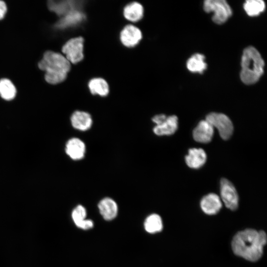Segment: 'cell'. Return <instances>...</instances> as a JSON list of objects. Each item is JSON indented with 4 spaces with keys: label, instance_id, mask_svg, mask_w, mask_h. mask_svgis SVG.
I'll use <instances>...</instances> for the list:
<instances>
[{
    "label": "cell",
    "instance_id": "cell-1",
    "mask_svg": "<svg viewBox=\"0 0 267 267\" xmlns=\"http://www.w3.org/2000/svg\"><path fill=\"white\" fill-rule=\"evenodd\" d=\"M266 243L267 235L265 231L246 229L235 235L231 246L237 256L249 261L256 262L262 257Z\"/></svg>",
    "mask_w": 267,
    "mask_h": 267
},
{
    "label": "cell",
    "instance_id": "cell-2",
    "mask_svg": "<svg viewBox=\"0 0 267 267\" xmlns=\"http://www.w3.org/2000/svg\"><path fill=\"white\" fill-rule=\"evenodd\" d=\"M39 68L45 72V79L51 84H56L66 79L71 65L62 54L52 51H46L39 62Z\"/></svg>",
    "mask_w": 267,
    "mask_h": 267
},
{
    "label": "cell",
    "instance_id": "cell-3",
    "mask_svg": "<svg viewBox=\"0 0 267 267\" xmlns=\"http://www.w3.org/2000/svg\"><path fill=\"white\" fill-rule=\"evenodd\" d=\"M264 64L261 54L255 47L246 48L241 58L240 78L242 81L247 85L256 83L264 72Z\"/></svg>",
    "mask_w": 267,
    "mask_h": 267
},
{
    "label": "cell",
    "instance_id": "cell-4",
    "mask_svg": "<svg viewBox=\"0 0 267 267\" xmlns=\"http://www.w3.org/2000/svg\"><path fill=\"white\" fill-rule=\"evenodd\" d=\"M204 9L207 12L214 13L212 19L218 24L224 23L231 16L232 11L224 0H207L204 1Z\"/></svg>",
    "mask_w": 267,
    "mask_h": 267
},
{
    "label": "cell",
    "instance_id": "cell-5",
    "mask_svg": "<svg viewBox=\"0 0 267 267\" xmlns=\"http://www.w3.org/2000/svg\"><path fill=\"white\" fill-rule=\"evenodd\" d=\"M206 120L213 127H216L221 137L224 140L229 139L232 135L233 126L230 119L225 114L211 113L207 115Z\"/></svg>",
    "mask_w": 267,
    "mask_h": 267
},
{
    "label": "cell",
    "instance_id": "cell-6",
    "mask_svg": "<svg viewBox=\"0 0 267 267\" xmlns=\"http://www.w3.org/2000/svg\"><path fill=\"white\" fill-rule=\"evenodd\" d=\"M84 41L81 37L72 38L62 46V51L70 63H77L83 59Z\"/></svg>",
    "mask_w": 267,
    "mask_h": 267
},
{
    "label": "cell",
    "instance_id": "cell-7",
    "mask_svg": "<svg viewBox=\"0 0 267 267\" xmlns=\"http://www.w3.org/2000/svg\"><path fill=\"white\" fill-rule=\"evenodd\" d=\"M221 196L225 206L231 210L238 206V196L236 190L228 179L223 178L220 182Z\"/></svg>",
    "mask_w": 267,
    "mask_h": 267
},
{
    "label": "cell",
    "instance_id": "cell-8",
    "mask_svg": "<svg viewBox=\"0 0 267 267\" xmlns=\"http://www.w3.org/2000/svg\"><path fill=\"white\" fill-rule=\"evenodd\" d=\"M65 151L69 157L74 160L83 159L86 152V146L84 142L77 137H73L68 140L66 144Z\"/></svg>",
    "mask_w": 267,
    "mask_h": 267
},
{
    "label": "cell",
    "instance_id": "cell-9",
    "mask_svg": "<svg viewBox=\"0 0 267 267\" xmlns=\"http://www.w3.org/2000/svg\"><path fill=\"white\" fill-rule=\"evenodd\" d=\"M141 38L142 34L140 30L132 25L126 26L121 32V41L127 47H133L136 45Z\"/></svg>",
    "mask_w": 267,
    "mask_h": 267
},
{
    "label": "cell",
    "instance_id": "cell-10",
    "mask_svg": "<svg viewBox=\"0 0 267 267\" xmlns=\"http://www.w3.org/2000/svg\"><path fill=\"white\" fill-rule=\"evenodd\" d=\"M214 134L213 127L206 120L199 122L193 131L194 139L200 143L210 142Z\"/></svg>",
    "mask_w": 267,
    "mask_h": 267
},
{
    "label": "cell",
    "instance_id": "cell-11",
    "mask_svg": "<svg viewBox=\"0 0 267 267\" xmlns=\"http://www.w3.org/2000/svg\"><path fill=\"white\" fill-rule=\"evenodd\" d=\"M72 127L81 131L89 130L92 126V119L90 115L82 111H75L71 116Z\"/></svg>",
    "mask_w": 267,
    "mask_h": 267
},
{
    "label": "cell",
    "instance_id": "cell-12",
    "mask_svg": "<svg viewBox=\"0 0 267 267\" xmlns=\"http://www.w3.org/2000/svg\"><path fill=\"white\" fill-rule=\"evenodd\" d=\"M200 205L205 213L212 215L216 214L219 212L222 208V203L218 195L209 193L202 198Z\"/></svg>",
    "mask_w": 267,
    "mask_h": 267
},
{
    "label": "cell",
    "instance_id": "cell-13",
    "mask_svg": "<svg viewBox=\"0 0 267 267\" xmlns=\"http://www.w3.org/2000/svg\"><path fill=\"white\" fill-rule=\"evenodd\" d=\"M178 128V118L176 115L167 116L160 124L155 125L153 129L157 135H169L174 134Z\"/></svg>",
    "mask_w": 267,
    "mask_h": 267
},
{
    "label": "cell",
    "instance_id": "cell-14",
    "mask_svg": "<svg viewBox=\"0 0 267 267\" xmlns=\"http://www.w3.org/2000/svg\"><path fill=\"white\" fill-rule=\"evenodd\" d=\"M98 208L101 215L105 220H112L117 216L118 206L111 198L105 197L101 199L98 203Z\"/></svg>",
    "mask_w": 267,
    "mask_h": 267
},
{
    "label": "cell",
    "instance_id": "cell-15",
    "mask_svg": "<svg viewBox=\"0 0 267 267\" xmlns=\"http://www.w3.org/2000/svg\"><path fill=\"white\" fill-rule=\"evenodd\" d=\"M207 159L205 151L201 148H191L188 150V154L185 160L187 165L192 169H199L203 166Z\"/></svg>",
    "mask_w": 267,
    "mask_h": 267
},
{
    "label": "cell",
    "instance_id": "cell-16",
    "mask_svg": "<svg viewBox=\"0 0 267 267\" xmlns=\"http://www.w3.org/2000/svg\"><path fill=\"white\" fill-rule=\"evenodd\" d=\"M85 16L80 11L74 9L68 12L56 24L58 28H65L76 25L84 20Z\"/></svg>",
    "mask_w": 267,
    "mask_h": 267
},
{
    "label": "cell",
    "instance_id": "cell-17",
    "mask_svg": "<svg viewBox=\"0 0 267 267\" xmlns=\"http://www.w3.org/2000/svg\"><path fill=\"white\" fill-rule=\"evenodd\" d=\"M143 8L140 3L134 2L128 4L124 9V15L128 20L136 22L143 15Z\"/></svg>",
    "mask_w": 267,
    "mask_h": 267
},
{
    "label": "cell",
    "instance_id": "cell-18",
    "mask_svg": "<svg viewBox=\"0 0 267 267\" xmlns=\"http://www.w3.org/2000/svg\"><path fill=\"white\" fill-rule=\"evenodd\" d=\"M89 88L92 94L105 96L109 93V86L106 81L102 78H94L89 83Z\"/></svg>",
    "mask_w": 267,
    "mask_h": 267
},
{
    "label": "cell",
    "instance_id": "cell-19",
    "mask_svg": "<svg viewBox=\"0 0 267 267\" xmlns=\"http://www.w3.org/2000/svg\"><path fill=\"white\" fill-rule=\"evenodd\" d=\"M203 55L196 53L192 55L187 62V69L192 72L202 73L207 68Z\"/></svg>",
    "mask_w": 267,
    "mask_h": 267
},
{
    "label": "cell",
    "instance_id": "cell-20",
    "mask_svg": "<svg viewBox=\"0 0 267 267\" xmlns=\"http://www.w3.org/2000/svg\"><path fill=\"white\" fill-rule=\"evenodd\" d=\"M145 230L150 233L160 232L163 228L162 221L160 216L156 214L149 215L144 222Z\"/></svg>",
    "mask_w": 267,
    "mask_h": 267
},
{
    "label": "cell",
    "instance_id": "cell-21",
    "mask_svg": "<svg viewBox=\"0 0 267 267\" xmlns=\"http://www.w3.org/2000/svg\"><path fill=\"white\" fill-rule=\"evenodd\" d=\"M75 4L72 1H54L48 2L49 8L58 15H65L71 11L75 9Z\"/></svg>",
    "mask_w": 267,
    "mask_h": 267
},
{
    "label": "cell",
    "instance_id": "cell-22",
    "mask_svg": "<svg viewBox=\"0 0 267 267\" xmlns=\"http://www.w3.org/2000/svg\"><path fill=\"white\" fill-rule=\"evenodd\" d=\"M16 94V89L13 84L7 79L0 80V95L6 100L13 99Z\"/></svg>",
    "mask_w": 267,
    "mask_h": 267
},
{
    "label": "cell",
    "instance_id": "cell-23",
    "mask_svg": "<svg viewBox=\"0 0 267 267\" xmlns=\"http://www.w3.org/2000/svg\"><path fill=\"white\" fill-rule=\"evenodd\" d=\"M244 8L248 15L257 16L264 10L265 4L262 0H248L244 3Z\"/></svg>",
    "mask_w": 267,
    "mask_h": 267
},
{
    "label": "cell",
    "instance_id": "cell-24",
    "mask_svg": "<svg viewBox=\"0 0 267 267\" xmlns=\"http://www.w3.org/2000/svg\"><path fill=\"white\" fill-rule=\"evenodd\" d=\"M86 210L85 208L81 205L77 206L74 209L72 213V218L76 226L80 224L82 221L86 220Z\"/></svg>",
    "mask_w": 267,
    "mask_h": 267
},
{
    "label": "cell",
    "instance_id": "cell-25",
    "mask_svg": "<svg viewBox=\"0 0 267 267\" xmlns=\"http://www.w3.org/2000/svg\"><path fill=\"white\" fill-rule=\"evenodd\" d=\"M77 226L83 229H89L93 226V222L90 220L86 219L82 221Z\"/></svg>",
    "mask_w": 267,
    "mask_h": 267
},
{
    "label": "cell",
    "instance_id": "cell-26",
    "mask_svg": "<svg viewBox=\"0 0 267 267\" xmlns=\"http://www.w3.org/2000/svg\"><path fill=\"white\" fill-rule=\"evenodd\" d=\"M167 116L164 114H159L154 116L152 121L156 125H158L162 123L166 118Z\"/></svg>",
    "mask_w": 267,
    "mask_h": 267
},
{
    "label": "cell",
    "instance_id": "cell-27",
    "mask_svg": "<svg viewBox=\"0 0 267 267\" xmlns=\"http://www.w3.org/2000/svg\"><path fill=\"white\" fill-rule=\"evenodd\" d=\"M7 10V7L5 3L0 0V20L4 16Z\"/></svg>",
    "mask_w": 267,
    "mask_h": 267
}]
</instances>
